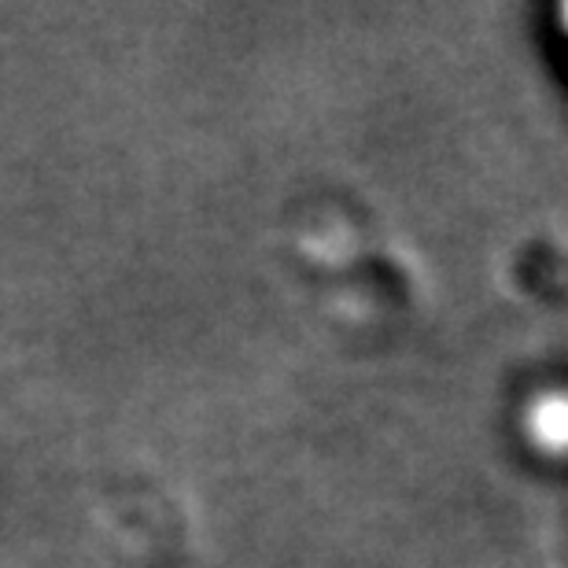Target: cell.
<instances>
[{
    "instance_id": "1",
    "label": "cell",
    "mask_w": 568,
    "mask_h": 568,
    "mask_svg": "<svg viewBox=\"0 0 568 568\" xmlns=\"http://www.w3.org/2000/svg\"><path fill=\"white\" fill-rule=\"evenodd\" d=\"M536 439L547 450H568V399H550L536 414Z\"/></svg>"
},
{
    "instance_id": "2",
    "label": "cell",
    "mask_w": 568,
    "mask_h": 568,
    "mask_svg": "<svg viewBox=\"0 0 568 568\" xmlns=\"http://www.w3.org/2000/svg\"><path fill=\"white\" fill-rule=\"evenodd\" d=\"M565 22H568V11H565Z\"/></svg>"
}]
</instances>
